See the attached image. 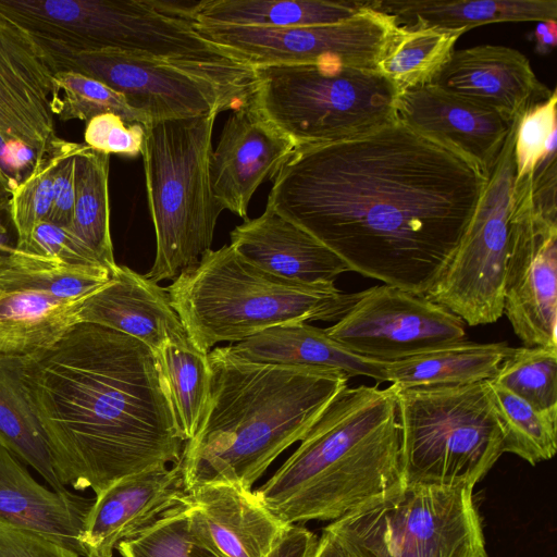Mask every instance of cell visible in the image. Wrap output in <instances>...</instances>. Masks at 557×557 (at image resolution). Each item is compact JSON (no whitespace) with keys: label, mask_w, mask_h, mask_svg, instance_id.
Listing matches in <instances>:
<instances>
[{"label":"cell","mask_w":557,"mask_h":557,"mask_svg":"<svg viewBox=\"0 0 557 557\" xmlns=\"http://www.w3.org/2000/svg\"><path fill=\"white\" fill-rule=\"evenodd\" d=\"M486 180L463 154L397 121L298 147L272 180L267 206L350 271L425 295L451 260Z\"/></svg>","instance_id":"1"},{"label":"cell","mask_w":557,"mask_h":557,"mask_svg":"<svg viewBox=\"0 0 557 557\" xmlns=\"http://www.w3.org/2000/svg\"><path fill=\"white\" fill-rule=\"evenodd\" d=\"M22 377L62 485L97 495L181 461L185 441L156 354L136 338L77 323L23 357Z\"/></svg>","instance_id":"2"},{"label":"cell","mask_w":557,"mask_h":557,"mask_svg":"<svg viewBox=\"0 0 557 557\" xmlns=\"http://www.w3.org/2000/svg\"><path fill=\"white\" fill-rule=\"evenodd\" d=\"M208 360V403L180 461L185 491L205 482L252 490L350 377L338 370L244 361L225 347L210 350Z\"/></svg>","instance_id":"3"},{"label":"cell","mask_w":557,"mask_h":557,"mask_svg":"<svg viewBox=\"0 0 557 557\" xmlns=\"http://www.w3.org/2000/svg\"><path fill=\"white\" fill-rule=\"evenodd\" d=\"M405 486L393 387H345L271 478L255 490L288 525L335 521Z\"/></svg>","instance_id":"4"},{"label":"cell","mask_w":557,"mask_h":557,"mask_svg":"<svg viewBox=\"0 0 557 557\" xmlns=\"http://www.w3.org/2000/svg\"><path fill=\"white\" fill-rule=\"evenodd\" d=\"M165 289L189 339L206 354L218 343H238L277 325L336 322L359 295L334 283L300 284L275 276L231 245L206 251Z\"/></svg>","instance_id":"5"},{"label":"cell","mask_w":557,"mask_h":557,"mask_svg":"<svg viewBox=\"0 0 557 557\" xmlns=\"http://www.w3.org/2000/svg\"><path fill=\"white\" fill-rule=\"evenodd\" d=\"M218 113L145 125L141 148L147 202L156 233V258L145 274L174 280L211 249L223 211L210 180Z\"/></svg>","instance_id":"6"},{"label":"cell","mask_w":557,"mask_h":557,"mask_svg":"<svg viewBox=\"0 0 557 557\" xmlns=\"http://www.w3.org/2000/svg\"><path fill=\"white\" fill-rule=\"evenodd\" d=\"M394 391L405 485L471 487L504 454L486 381Z\"/></svg>","instance_id":"7"},{"label":"cell","mask_w":557,"mask_h":557,"mask_svg":"<svg viewBox=\"0 0 557 557\" xmlns=\"http://www.w3.org/2000/svg\"><path fill=\"white\" fill-rule=\"evenodd\" d=\"M252 70L253 103L297 148L357 138L397 122L400 94L379 71L332 61Z\"/></svg>","instance_id":"8"},{"label":"cell","mask_w":557,"mask_h":557,"mask_svg":"<svg viewBox=\"0 0 557 557\" xmlns=\"http://www.w3.org/2000/svg\"><path fill=\"white\" fill-rule=\"evenodd\" d=\"M324 529L355 557H480L486 553L473 488L405 485Z\"/></svg>","instance_id":"9"},{"label":"cell","mask_w":557,"mask_h":557,"mask_svg":"<svg viewBox=\"0 0 557 557\" xmlns=\"http://www.w3.org/2000/svg\"><path fill=\"white\" fill-rule=\"evenodd\" d=\"M45 51L54 73L76 72L103 83L149 124L234 110L253 92L248 65L207 66L117 51Z\"/></svg>","instance_id":"10"},{"label":"cell","mask_w":557,"mask_h":557,"mask_svg":"<svg viewBox=\"0 0 557 557\" xmlns=\"http://www.w3.org/2000/svg\"><path fill=\"white\" fill-rule=\"evenodd\" d=\"M517 119L490 171L474 214L446 269L425 294L470 326L504 314V280L516 207Z\"/></svg>","instance_id":"11"},{"label":"cell","mask_w":557,"mask_h":557,"mask_svg":"<svg viewBox=\"0 0 557 557\" xmlns=\"http://www.w3.org/2000/svg\"><path fill=\"white\" fill-rule=\"evenodd\" d=\"M194 27L202 38L251 69L332 61L379 71L401 33L391 15L373 9L369 1L356 15L334 24L293 28L210 24Z\"/></svg>","instance_id":"12"},{"label":"cell","mask_w":557,"mask_h":557,"mask_svg":"<svg viewBox=\"0 0 557 557\" xmlns=\"http://www.w3.org/2000/svg\"><path fill=\"white\" fill-rule=\"evenodd\" d=\"M53 75L39 41L0 11V173L12 190L58 137Z\"/></svg>","instance_id":"13"},{"label":"cell","mask_w":557,"mask_h":557,"mask_svg":"<svg viewBox=\"0 0 557 557\" xmlns=\"http://www.w3.org/2000/svg\"><path fill=\"white\" fill-rule=\"evenodd\" d=\"M349 351L381 362L465 341V322L425 295L383 284L359 292L347 312L324 329Z\"/></svg>","instance_id":"14"},{"label":"cell","mask_w":557,"mask_h":557,"mask_svg":"<svg viewBox=\"0 0 557 557\" xmlns=\"http://www.w3.org/2000/svg\"><path fill=\"white\" fill-rule=\"evenodd\" d=\"M513 187L504 313L524 346L557 347V219L535 210L530 182Z\"/></svg>","instance_id":"15"},{"label":"cell","mask_w":557,"mask_h":557,"mask_svg":"<svg viewBox=\"0 0 557 557\" xmlns=\"http://www.w3.org/2000/svg\"><path fill=\"white\" fill-rule=\"evenodd\" d=\"M296 149L252 99L234 109L210 157L212 193L221 209L246 220L253 194L276 176Z\"/></svg>","instance_id":"16"},{"label":"cell","mask_w":557,"mask_h":557,"mask_svg":"<svg viewBox=\"0 0 557 557\" xmlns=\"http://www.w3.org/2000/svg\"><path fill=\"white\" fill-rule=\"evenodd\" d=\"M184 509L191 537L215 557H268L290 527L255 490L228 482L188 487Z\"/></svg>","instance_id":"17"},{"label":"cell","mask_w":557,"mask_h":557,"mask_svg":"<svg viewBox=\"0 0 557 557\" xmlns=\"http://www.w3.org/2000/svg\"><path fill=\"white\" fill-rule=\"evenodd\" d=\"M180 462L126 475L94 498L79 543L84 557H113L119 543L152 527L184 504Z\"/></svg>","instance_id":"18"},{"label":"cell","mask_w":557,"mask_h":557,"mask_svg":"<svg viewBox=\"0 0 557 557\" xmlns=\"http://www.w3.org/2000/svg\"><path fill=\"white\" fill-rule=\"evenodd\" d=\"M397 121L458 151L488 175L516 120L430 84L399 95Z\"/></svg>","instance_id":"19"},{"label":"cell","mask_w":557,"mask_h":557,"mask_svg":"<svg viewBox=\"0 0 557 557\" xmlns=\"http://www.w3.org/2000/svg\"><path fill=\"white\" fill-rule=\"evenodd\" d=\"M433 85L490 108L510 121L548 99V89L520 51L494 45L454 50Z\"/></svg>","instance_id":"20"},{"label":"cell","mask_w":557,"mask_h":557,"mask_svg":"<svg viewBox=\"0 0 557 557\" xmlns=\"http://www.w3.org/2000/svg\"><path fill=\"white\" fill-rule=\"evenodd\" d=\"M230 237V245L244 259L288 281L329 284L350 272L331 249L269 206L258 218L237 225Z\"/></svg>","instance_id":"21"},{"label":"cell","mask_w":557,"mask_h":557,"mask_svg":"<svg viewBox=\"0 0 557 557\" xmlns=\"http://www.w3.org/2000/svg\"><path fill=\"white\" fill-rule=\"evenodd\" d=\"M78 320L132 336L154 354L168 342L189 338L166 289L124 265L84 299Z\"/></svg>","instance_id":"22"},{"label":"cell","mask_w":557,"mask_h":557,"mask_svg":"<svg viewBox=\"0 0 557 557\" xmlns=\"http://www.w3.org/2000/svg\"><path fill=\"white\" fill-rule=\"evenodd\" d=\"M94 499L39 484L0 444V519L41 534L84 557L79 543Z\"/></svg>","instance_id":"23"},{"label":"cell","mask_w":557,"mask_h":557,"mask_svg":"<svg viewBox=\"0 0 557 557\" xmlns=\"http://www.w3.org/2000/svg\"><path fill=\"white\" fill-rule=\"evenodd\" d=\"M225 349L244 361L338 370L350 377L362 375L377 383L386 382L385 362L349 351L324 329L307 322L273 326Z\"/></svg>","instance_id":"24"},{"label":"cell","mask_w":557,"mask_h":557,"mask_svg":"<svg viewBox=\"0 0 557 557\" xmlns=\"http://www.w3.org/2000/svg\"><path fill=\"white\" fill-rule=\"evenodd\" d=\"M370 5L407 29L467 30L490 23L556 21V0H375Z\"/></svg>","instance_id":"25"},{"label":"cell","mask_w":557,"mask_h":557,"mask_svg":"<svg viewBox=\"0 0 557 557\" xmlns=\"http://www.w3.org/2000/svg\"><path fill=\"white\" fill-rule=\"evenodd\" d=\"M83 301L0 286V354L26 357L51 347L79 323Z\"/></svg>","instance_id":"26"},{"label":"cell","mask_w":557,"mask_h":557,"mask_svg":"<svg viewBox=\"0 0 557 557\" xmlns=\"http://www.w3.org/2000/svg\"><path fill=\"white\" fill-rule=\"evenodd\" d=\"M507 343L458 342L385 362V380L397 387L466 385L491 380L509 354Z\"/></svg>","instance_id":"27"},{"label":"cell","mask_w":557,"mask_h":557,"mask_svg":"<svg viewBox=\"0 0 557 557\" xmlns=\"http://www.w3.org/2000/svg\"><path fill=\"white\" fill-rule=\"evenodd\" d=\"M366 1L326 0H202L193 24L257 28H293L334 24L359 13Z\"/></svg>","instance_id":"28"},{"label":"cell","mask_w":557,"mask_h":557,"mask_svg":"<svg viewBox=\"0 0 557 557\" xmlns=\"http://www.w3.org/2000/svg\"><path fill=\"white\" fill-rule=\"evenodd\" d=\"M23 357L0 354V444L34 468L57 492L59 481L51 450L22 377Z\"/></svg>","instance_id":"29"},{"label":"cell","mask_w":557,"mask_h":557,"mask_svg":"<svg viewBox=\"0 0 557 557\" xmlns=\"http://www.w3.org/2000/svg\"><path fill=\"white\" fill-rule=\"evenodd\" d=\"M110 156L81 144L75 158V201L71 232L112 275L114 259L110 231Z\"/></svg>","instance_id":"30"},{"label":"cell","mask_w":557,"mask_h":557,"mask_svg":"<svg viewBox=\"0 0 557 557\" xmlns=\"http://www.w3.org/2000/svg\"><path fill=\"white\" fill-rule=\"evenodd\" d=\"M180 433L191 440L205 412L211 383L208 354L189 338L168 342L156 352Z\"/></svg>","instance_id":"31"},{"label":"cell","mask_w":557,"mask_h":557,"mask_svg":"<svg viewBox=\"0 0 557 557\" xmlns=\"http://www.w3.org/2000/svg\"><path fill=\"white\" fill-rule=\"evenodd\" d=\"M110 276L103 268L66 264L15 248L9 263L0 271V286L77 301L102 287Z\"/></svg>","instance_id":"32"},{"label":"cell","mask_w":557,"mask_h":557,"mask_svg":"<svg viewBox=\"0 0 557 557\" xmlns=\"http://www.w3.org/2000/svg\"><path fill=\"white\" fill-rule=\"evenodd\" d=\"M486 383L503 432L504 453L532 466L552 459L557 449V416L535 409L492 380Z\"/></svg>","instance_id":"33"},{"label":"cell","mask_w":557,"mask_h":557,"mask_svg":"<svg viewBox=\"0 0 557 557\" xmlns=\"http://www.w3.org/2000/svg\"><path fill=\"white\" fill-rule=\"evenodd\" d=\"M461 32L436 28L407 29L401 33L379 71L399 94L430 85L449 60Z\"/></svg>","instance_id":"34"},{"label":"cell","mask_w":557,"mask_h":557,"mask_svg":"<svg viewBox=\"0 0 557 557\" xmlns=\"http://www.w3.org/2000/svg\"><path fill=\"white\" fill-rule=\"evenodd\" d=\"M491 380L535 409L557 416V347H511Z\"/></svg>","instance_id":"35"},{"label":"cell","mask_w":557,"mask_h":557,"mask_svg":"<svg viewBox=\"0 0 557 557\" xmlns=\"http://www.w3.org/2000/svg\"><path fill=\"white\" fill-rule=\"evenodd\" d=\"M57 97L52 101L53 113L62 122L90 119L113 113L126 123L149 124L147 117L134 110L125 97L103 83L70 71L53 75Z\"/></svg>","instance_id":"36"},{"label":"cell","mask_w":557,"mask_h":557,"mask_svg":"<svg viewBox=\"0 0 557 557\" xmlns=\"http://www.w3.org/2000/svg\"><path fill=\"white\" fill-rule=\"evenodd\" d=\"M65 140L57 137L49 156L12 190L8 209L17 235L15 248L23 250L37 224L47 221L52 206V186Z\"/></svg>","instance_id":"37"},{"label":"cell","mask_w":557,"mask_h":557,"mask_svg":"<svg viewBox=\"0 0 557 557\" xmlns=\"http://www.w3.org/2000/svg\"><path fill=\"white\" fill-rule=\"evenodd\" d=\"M556 104L550 97L528 109L518 120L515 135V180L530 178L541 165L556 158Z\"/></svg>","instance_id":"38"},{"label":"cell","mask_w":557,"mask_h":557,"mask_svg":"<svg viewBox=\"0 0 557 557\" xmlns=\"http://www.w3.org/2000/svg\"><path fill=\"white\" fill-rule=\"evenodd\" d=\"M121 557H215L190 535L184 504L139 535L119 543Z\"/></svg>","instance_id":"39"},{"label":"cell","mask_w":557,"mask_h":557,"mask_svg":"<svg viewBox=\"0 0 557 557\" xmlns=\"http://www.w3.org/2000/svg\"><path fill=\"white\" fill-rule=\"evenodd\" d=\"M146 128L140 123H126L113 113L97 115L86 122L84 144L106 154L136 158L141 153Z\"/></svg>","instance_id":"40"},{"label":"cell","mask_w":557,"mask_h":557,"mask_svg":"<svg viewBox=\"0 0 557 557\" xmlns=\"http://www.w3.org/2000/svg\"><path fill=\"white\" fill-rule=\"evenodd\" d=\"M21 251L72 265L103 268L94 252L69 228L49 221H42L36 225L28 245Z\"/></svg>","instance_id":"41"},{"label":"cell","mask_w":557,"mask_h":557,"mask_svg":"<svg viewBox=\"0 0 557 557\" xmlns=\"http://www.w3.org/2000/svg\"><path fill=\"white\" fill-rule=\"evenodd\" d=\"M0 557H83L41 534L0 519Z\"/></svg>","instance_id":"42"},{"label":"cell","mask_w":557,"mask_h":557,"mask_svg":"<svg viewBox=\"0 0 557 557\" xmlns=\"http://www.w3.org/2000/svg\"><path fill=\"white\" fill-rule=\"evenodd\" d=\"M81 144L66 141L55 170L52 206L47 221L71 231L75 201V158Z\"/></svg>","instance_id":"43"},{"label":"cell","mask_w":557,"mask_h":557,"mask_svg":"<svg viewBox=\"0 0 557 557\" xmlns=\"http://www.w3.org/2000/svg\"><path fill=\"white\" fill-rule=\"evenodd\" d=\"M530 39L535 45V51L545 55L552 52L557 44V23L556 21L539 22Z\"/></svg>","instance_id":"44"},{"label":"cell","mask_w":557,"mask_h":557,"mask_svg":"<svg viewBox=\"0 0 557 557\" xmlns=\"http://www.w3.org/2000/svg\"><path fill=\"white\" fill-rule=\"evenodd\" d=\"M312 557H355L330 531L323 529Z\"/></svg>","instance_id":"45"},{"label":"cell","mask_w":557,"mask_h":557,"mask_svg":"<svg viewBox=\"0 0 557 557\" xmlns=\"http://www.w3.org/2000/svg\"><path fill=\"white\" fill-rule=\"evenodd\" d=\"M2 232L3 230L0 225V271L7 267L15 249V246H11L2 240Z\"/></svg>","instance_id":"46"},{"label":"cell","mask_w":557,"mask_h":557,"mask_svg":"<svg viewBox=\"0 0 557 557\" xmlns=\"http://www.w3.org/2000/svg\"><path fill=\"white\" fill-rule=\"evenodd\" d=\"M11 187L8 181L0 173V211L8 208L9 198L11 196Z\"/></svg>","instance_id":"47"}]
</instances>
